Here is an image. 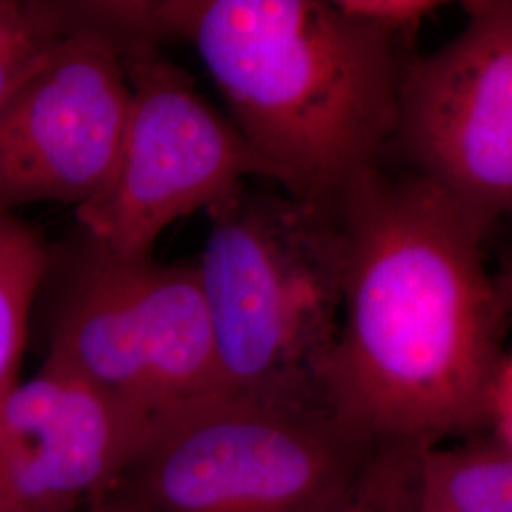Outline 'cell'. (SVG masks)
<instances>
[{
    "mask_svg": "<svg viewBox=\"0 0 512 512\" xmlns=\"http://www.w3.org/2000/svg\"><path fill=\"white\" fill-rule=\"evenodd\" d=\"M336 211L346 268L321 403L378 448L482 435L511 317V277L490 270V236L437 184L385 162L359 173Z\"/></svg>",
    "mask_w": 512,
    "mask_h": 512,
    "instance_id": "cell-1",
    "label": "cell"
},
{
    "mask_svg": "<svg viewBox=\"0 0 512 512\" xmlns=\"http://www.w3.org/2000/svg\"><path fill=\"white\" fill-rule=\"evenodd\" d=\"M150 23L196 50L285 194L334 205L382 164L412 40L321 0H158Z\"/></svg>",
    "mask_w": 512,
    "mask_h": 512,
    "instance_id": "cell-2",
    "label": "cell"
},
{
    "mask_svg": "<svg viewBox=\"0 0 512 512\" xmlns=\"http://www.w3.org/2000/svg\"><path fill=\"white\" fill-rule=\"evenodd\" d=\"M207 213L211 230L196 270L222 393L321 403L346 268L336 203L241 184Z\"/></svg>",
    "mask_w": 512,
    "mask_h": 512,
    "instance_id": "cell-3",
    "label": "cell"
},
{
    "mask_svg": "<svg viewBox=\"0 0 512 512\" xmlns=\"http://www.w3.org/2000/svg\"><path fill=\"white\" fill-rule=\"evenodd\" d=\"M376 450L321 403L213 393L152 418L112 494L141 512H325Z\"/></svg>",
    "mask_w": 512,
    "mask_h": 512,
    "instance_id": "cell-4",
    "label": "cell"
},
{
    "mask_svg": "<svg viewBox=\"0 0 512 512\" xmlns=\"http://www.w3.org/2000/svg\"><path fill=\"white\" fill-rule=\"evenodd\" d=\"M46 359L156 418L222 393L200 275L82 232L57 262Z\"/></svg>",
    "mask_w": 512,
    "mask_h": 512,
    "instance_id": "cell-5",
    "label": "cell"
},
{
    "mask_svg": "<svg viewBox=\"0 0 512 512\" xmlns=\"http://www.w3.org/2000/svg\"><path fill=\"white\" fill-rule=\"evenodd\" d=\"M131 103L107 186L76 207L84 234L116 255L148 258L165 228L209 209L247 177L281 173L220 116L158 46L122 57Z\"/></svg>",
    "mask_w": 512,
    "mask_h": 512,
    "instance_id": "cell-6",
    "label": "cell"
},
{
    "mask_svg": "<svg viewBox=\"0 0 512 512\" xmlns=\"http://www.w3.org/2000/svg\"><path fill=\"white\" fill-rule=\"evenodd\" d=\"M461 8L459 35L406 57L382 162L437 184L492 236L512 207V2Z\"/></svg>",
    "mask_w": 512,
    "mask_h": 512,
    "instance_id": "cell-7",
    "label": "cell"
},
{
    "mask_svg": "<svg viewBox=\"0 0 512 512\" xmlns=\"http://www.w3.org/2000/svg\"><path fill=\"white\" fill-rule=\"evenodd\" d=\"M128 76L97 35L57 38L0 107V207H80L109 183L128 126Z\"/></svg>",
    "mask_w": 512,
    "mask_h": 512,
    "instance_id": "cell-8",
    "label": "cell"
},
{
    "mask_svg": "<svg viewBox=\"0 0 512 512\" xmlns=\"http://www.w3.org/2000/svg\"><path fill=\"white\" fill-rule=\"evenodd\" d=\"M152 418L46 359L0 397V512H73L112 494Z\"/></svg>",
    "mask_w": 512,
    "mask_h": 512,
    "instance_id": "cell-9",
    "label": "cell"
},
{
    "mask_svg": "<svg viewBox=\"0 0 512 512\" xmlns=\"http://www.w3.org/2000/svg\"><path fill=\"white\" fill-rule=\"evenodd\" d=\"M414 512H512V450L484 435L421 450Z\"/></svg>",
    "mask_w": 512,
    "mask_h": 512,
    "instance_id": "cell-10",
    "label": "cell"
},
{
    "mask_svg": "<svg viewBox=\"0 0 512 512\" xmlns=\"http://www.w3.org/2000/svg\"><path fill=\"white\" fill-rule=\"evenodd\" d=\"M50 264L38 234L0 207V397L19 382L29 313Z\"/></svg>",
    "mask_w": 512,
    "mask_h": 512,
    "instance_id": "cell-11",
    "label": "cell"
},
{
    "mask_svg": "<svg viewBox=\"0 0 512 512\" xmlns=\"http://www.w3.org/2000/svg\"><path fill=\"white\" fill-rule=\"evenodd\" d=\"M421 450L380 446L353 486L325 512H414Z\"/></svg>",
    "mask_w": 512,
    "mask_h": 512,
    "instance_id": "cell-12",
    "label": "cell"
},
{
    "mask_svg": "<svg viewBox=\"0 0 512 512\" xmlns=\"http://www.w3.org/2000/svg\"><path fill=\"white\" fill-rule=\"evenodd\" d=\"M336 8L353 18L372 21L412 40L421 21L439 10L435 0H334Z\"/></svg>",
    "mask_w": 512,
    "mask_h": 512,
    "instance_id": "cell-13",
    "label": "cell"
},
{
    "mask_svg": "<svg viewBox=\"0 0 512 512\" xmlns=\"http://www.w3.org/2000/svg\"><path fill=\"white\" fill-rule=\"evenodd\" d=\"M482 435L512 450V357L509 349L495 365L484 391Z\"/></svg>",
    "mask_w": 512,
    "mask_h": 512,
    "instance_id": "cell-14",
    "label": "cell"
},
{
    "mask_svg": "<svg viewBox=\"0 0 512 512\" xmlns=\"http://www.w3.org/2000/svg\"><path fill=\"white\" fill-rule=\"evenodd\" d=\"M55 42V40H54ZM54 42L33 44L0 52V107L21 84V80L33 71V67L46 54Z\"/></svg>",
    "mask_w": 512,
    "mask_h": 512,
    "instance_id": "cell-15",
    "label": "cell"
},
{
    "mask_svg": "<svg viewBox=\"0 0 512 512\" xmlns=\"http://www.w3.org/2000/svg\"><path fill=\"white\" fill-rule=\"evenodd\" d=\"M105 503H107V509H109V512H141L139 509L131 507V505L126 503L124 499H120L118 495H107V497H105Z\"/></svg>",
    "mask_w": 512,
    "mask_h": 512,
    "instance_id": "cell-16",
    "label": "cell"
},
{
    "mask_svg": "<svg viewBox=\"0 0 512 512\" xmlns=\"http://www.w3.org/2000/svg\"><path fill=\"white\" fill-rule=\"evenodd\" d=\"M86 512H109V509H107V503H105V497L90 503V505H88V509H86Z\"/></svg>",
    "mask_w": 512,
    "mask_h": 512,
    "instance_id": "cell-17",
    "label": "cell"
}]
</instances>
